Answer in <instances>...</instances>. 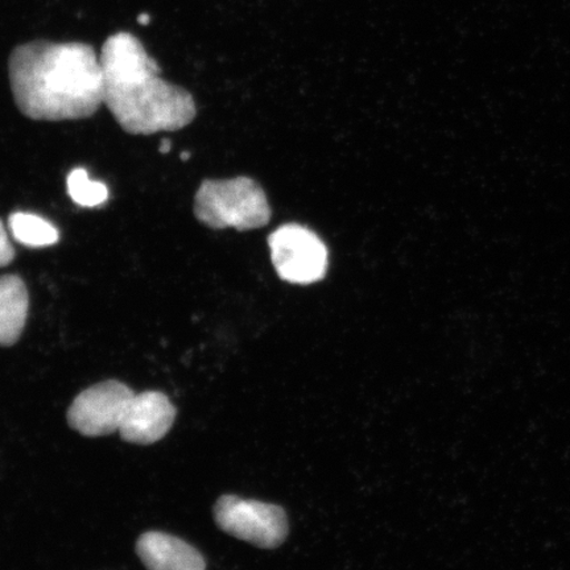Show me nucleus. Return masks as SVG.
<instances>
[{
	"mask_svg": "<svg viewBox=\"0 0 570 570\" xmlns=\"http://www.w3.org/2000/svg\"><path fill=\"white\" fill-rule=\"evenodd\" d=\"M9 77L13 101L32 120H80L104 105L101 60L83 42L19 46L10 56Z\"/></svg>",
	"mask_w": 570,
	"mask_h": 570,
	"instance_id": "1",
	"label": "nucleus"
},
{
	"mask_svg": "<svg viewBox=\"0 0 570 570\" xmlns=\"http://www.w3.org/2000/svg\"><path fill=\"white\" fill-rule=\"evenodd\" d=\"M104 104L130 135L178 131L194 122V97L163 80L159 63L139 39L127 32L110 36L101 52Z\"/></svg>",
	"mask_w": 570,
	"mask_h": 570,
	"instance_id": "2",
	"label": "nucleus"
},
{
	"mask_svg": "<svg viewBox=\"0 0 570 570\" xmlns=\"http://www.w3.org/2000/svg\"><path fill=\"white\" fill-rule=\"evenodd\" d=\"M195 216L214 230L261 229L271 219L265 190L249 177L205 180L195 197Z\"/></svg>",
	"mask_w": 570,
	"mask_h": 570,
	"instance_id": "3",
	"label": "nucleus"
},
{
	"mask_svg": "<svg viewBox=\"0 0 570 570\" xmlns=\"http://www.w3.org/2000/svg\"><path fill=\"white\" fill-rule=\"evenodd\" d=\"M220 530L247 543L274 550L287 540L289 524L281 505L237 495L220 497L214 505Z\"/></svg>",
	"mask_w": 570,
	"mask_h": 570,
	"instance_id": "4",
	"label": "nucleus"
},
{
	"mask_svg": "<svg viewBox=\"0 0 570 570\" xmlns=\"http://www.w3.org/2000/svg\"><path fill=\"white\" fill-rule=\"evenodd\" d=\"M271 259L277 275L292 284L323 281L327 271V248L318 235L302 225H284L269 235Z\"/></svg>",
	"mask_w": 570,
	"mask_h": 570,
	"instance_id": "5",
	"label": "nucleus"
},
{
	"mask_svg": "<svg viewBox=\"0 0 570 570\" xmlns=\"http://www.w3.org/2000/svg\"><path fill=\"white\" fill-rule=\"evenodd\" d=\"M134 396L132 390L124 383H98L82 391L71 403L68 411L69 425L87 438H101L119 432Z\"/></svg>",
	"mask_w": 570,
	"mask_h": 570,
	"instance_id": "6",
	"label": "nucleus"
},
{
	"mask_svg": "<svg viewBox=\"0 0 570 570\" xmlns=\"http://www.w3.org/2000/svg\"><path fill=\"white\" fill-rule=\"evenodd\" d=\"M176 409L161 392L147 391L135 395L119 428L126 443L151 445L158 443L173 428Z\"/></svg>",
	"mask_w": 570,
	"mask_h": 570,
	"instance_id": "7",
	"label": "nucleus"
},
{
	"mask_svg": "<svg viewBox=\"0 0 570 570\" xmlns=\"http://www.w3.org/2000/svg\"><path fill=\"white\" fill-rule=\"evenodd\" d=\"M137 553L147 570H206L203 554L195 547L164 532L141 534Z\"/></svg>",
	"mask_w": 570,
	"mask_h": 570,
	"instance_id": "8",
	"label": "nucleus"
},
{
	"mask_svg": "<svg viewBox=\"0 0 570 570\" xmlns=\"http://www.w3.org/2000/svg\"><path fill=\"white\" fill-rule=\"evenodd\" d=\"M30 309V294L18 275L0 276V346L19 341Z\"/></svg>",
	"mask_w": 570,
	"mask_h": 570,
	"instance_id": "9",
	"label": "nucleus"
},
{
	"mask_svg": "<svg viewBox=\"0 0 570 570\" xmlns=\"http://www.w3.org/2000/svg\"><path fill=\"white\" fill-rule=\"evenodd\" d=\"M9 229L13 239L32 248L53 246L60 239L57 227L36 214L13 213L9 219Z\"/></svg>",
	"mask_w": 570,
	"mask_h": 570,
	"instance_id": "10",
	"label": "nucleus"
},
{
	"mask_svg": "<svg viewBox=\"0 0 570 570\" xmlns=\"http://www.w3.org/2000/svg\"><path fill=\"white\" fill-rule=\"evenodd\" d=\"M67 185L70 198L83 208H96L109 198V188L101 181H92L83 168L71 170Z\"/></svg>",
	"mask_w": 570,
	"mask_h": 570,
	"instance_id": "11",
	"label": "nucleus"
},
{
	"mask_svg": "<svg viewBox=\"0 0 570 570\" xmlns=\"http://www.w3.org/2000/svg\"><path fill=\"white\" fill-rule=\"evenodd\" d=\"M16 254L9 233H7L3 220L0 219V267L9 266L16 259Z\"/></svg>",
	"mask_w": 570,
	"mask_h": 570,
	"instance_id": "12",
	"label": "nucleus"
},
{
	"mask_svg": "<svg viewBox=\"0 0 570 570\" xmlns=\"http://www.w3.org/2000/svg\"><path fill=\"white\" fill-rule=\"evenodd\" d=\"M170 148H173V142H170L169 140L167 139H164L161 141V145H160V148H159V151L161 154H168L170 151Z\"/></svg>",
	"mask_w": 570,
	"mask_h": 570,
	"instance_id": "13",
	"label": "nucleus"
},
{
	"mask_svg": "<svg viewBox=\"0 0 570 570\" xmlns=\"http://www.w3.org/2000/svg\"><path fill=\"white\" fill-rule=\"evenodd\" d=\"M149 20H151V18H149L148 13H141V16L138 18V23L140 26H147L149 24Z\"/></svg>",
	"mask_w": 570,
	"mask_h": 570,
	"instance_id": "14",
	"label": "nucleus"
},
{
	"mask_svg": "<svg viewBox=\"0 0 570 570\" xmlns=\"http://www.w3.org/2000/svg\"><path fill=\"white\" fill-rule=\"evenodd\" d=\"M189 156H190L189 154L185 153V154L183 155V160H188Z\"/></svg>",
	"mask_w": 570,
	"mask_h": 570,
	"instance_id": "15",
	"label": "nucleus"
}]
</instances>
